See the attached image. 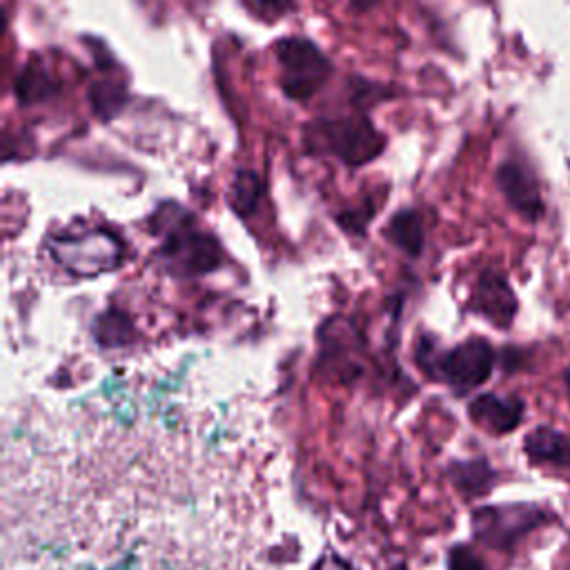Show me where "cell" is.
I'll list each match as a JSON object with an SVG mask.
<instances>
[{
    "mask_svg": "<svg viewBox=\"0 0 570 570\" xmlns=\"http://www.w3.org/2000/svg\"><path fill=\"white\" fill-rule=\"evenodd\" d=\"M305 147L314 154H330L350 167H361L383 154L385 136L365 114H345L309 122Z\"/></svg>",
    "mask_w": 570,
    "mask_h": 570,
    "instance_id": "cell-1",
    "label": "cell"
},
{
    "mask_svg": "<svg viewBox=\"0 0 570 570\" xmlns=\"http://www.w3.org/2000/svg\"><path fill=\"white\" fill-rule=\"evenodd\" d=\"M281 89L292 100H309L332 76V62L307 38L289 36L276 42Z\"/></svg>",
    "mask_w": 570,
    "mask_h": 570,
    "instance_id": "cell-2",
    "label": "cell"
},
{
    "mask_svg": "<svg viewBox=\"0 0 570 570\" xmlns=\"http://www.w3.org/2000/svg\"><path fill=\"white\" fill-rule=\"evenodd\" d=\"M53 252H56V258L65 263L69 269L80 274H94L116 263L120 254V245L116 243L114 236L105 232H91L82 238L58 240Z\"/></svg>",
    "mask_w": 570,
    "mask_h": 570,
    "instance_id": "cell-3",
    "label": "cell"
},
{
    "mask_svg": "<svg viewBox=\"0 0 570 570\" xmlns=\"http://www.w3.org/2000/svg\"><path fill=\"white\" fill-rule=\"evenodd\" d=\"M543 514L534 508L514 505V508H488L476 512V534L492 546H508L514 539L523 537L528 530H532Z\"/></svg>",
    "mask_w": 570,
    "mask_h": 570,
    "instance_id": "cell-4",
    "label": "cell"
},
{
    "mask_svg": "<svg viewBox=\"0 0 570 570\" xmlns=\"http://www.w3.org/2000/svg\"><path fill=\"white\" fill-rule=\"evenodd\" d=\"M492 361V347L481 338H472L445 356L443 372L454 387L468 390L483 383L490 376Z\"/></svg>",
    "mask_w": 570,
    "mask_h": 570,
    "instance_id": "cell-5",
    "label": "cell"
},
{
    "mask_svg": "<svg viewBox=\"0 0 570 570\" xmlns=\"http://www.w3.org/2000/svg\"><path fill=\"white\" fill-rule=\"evenodd\" d=\"M497 183L499 189L503 191V196L508 198V203L521 212L528 218H539L543 212V203L539 196V185L532 178V174L519 165V163H503L497 171Z\"/></svg>",
    "mask_w": 570,
    "mask_h": 570,
    "instance_id": "cell-6",
    "label": "cell"
},
{
    "mask_svg": "<svg viewBox=\"0 0 570 570\" xmlns=\"http://www.w3.org/2000/svg\"><path fill=\"white\" fill-rule=\"evenodd\" d=\"M165 254H169L174 261H178V265H183L191 272H205L216 265L218 245L214 238L198 234V232L183 229L178 225L171 229V234L167 238Z\"/></svg>",
    "mask_w": 570,
    "mask_h": 570,
    "instance_id": "cell-7",
    "label": "cell"
},
{
    "mask_svg": "<svg viewBox=\"0 0 570 570\" xmlns=\"http://www.w3.org/2000/svg\"><path fill=\"white\" fill-rule=\"evenodd\" d=\"M521 412H523V405L521 401L517 399H499L494 394H481L472 401L470 405V414L472 419L497 432V434H503V432H510L519 425L521 421Z\"/></svg>",
    "mask_w": 570,
    "mask_h": 570,
    "instance_id": "cell-8",
    "label": "cell"
},
{
    "mask_svg": "<svg viewBox=\"0 0 570 570\" xmlns=\"http://www.w3.org/2000/svg\"><path fill=\"white\" fill-rule=\"evenodd\" d=\"M476 305L497 325H508L517 312V298L505 278L499 274H485L481 278Z\"/></svg>",
    "mask_w": 570,
    "mask_h": 570,
    "instance_id": "cell-9",
    "label": "cell"
},
{
    "mask_svg": "<svg viewBox=\"0 0 570 570\" xmlns=\"http://www.w3.org/2000/svg\"><path fill=\"white\" fill-rule=\"evenodd\" d=\"M525 454L537 463L570 465V439L552 428H537L525 436Z\"/></svg>",
    "mask_w": 570,
    "mask_h": 570,
    "instance_id": "cell-10",
    "label": "cell"
},
{
    "mask_svg": "<svg viewBox=\"0 0 570 570\" xmlns=\"http://www.w3.org/2000/svg\"><path fill=\"white\" fill-rule=\"evenodd\" d=\"M56 78L38 60H31L16 78V98L20 100V105L42 102L56 94Z\"/></svg>",
    "mask_w": 570,
    "mask_h": 570,
    "instance_id": "cell-11",
    "label": "cell"
},
{
    "mask_svg": "<svg viewBox=\"0 0 570 570\" xmlns=\"http://www.w3.org/2000/svg\"><path fill=\"white\" fill-rule=\"evenodd\" d=\"M390 238L407 254H419L423 247V223L412 209L399 212L390 223Z\"/></svg>",
    "mask_w": 570,
    "mask_h": 570,
    "instance_id": "cell-12",
    "label": "cell"
},
{
    "mask_svg": "<svg viewBox=\"0 0 570 570\" xmlns=\"http://www.w3.org/2000/svg\"><path fill=\"white\" fill-rule=\"evenodd\" d=\"M258 198H261L258 176L249 169H238L236 176H234V183H232V196H229L232 207L240 216H247V214L254 212Z\"/></svg>",
    "mask_w": 570,
    "mask_h": 570,
    "instance_id": "cell-13",
    "label": "cell"
},
{
    "mask_svg": "<svg viewBox=\"0 0 570 570\" xmlns=\"http://www.w3.org/2000/svg\"><path fill=\"white\" fill-rule=\"evenodd\" d=\"M89 98H91V105H94V111L102 118V120H109L114 118L125 100H127V91L120 82H114V80H105V82H96L89 91Z\"/></svg>",
    "mask_w": 570,
    "mask_h": 570,
    "instance_id": "cell-14",
    "label": "cell"
},
{
    "mask_svg": "<svg viewBox=\"0 0 570 570\" xmlns=\"http://www.w3.org/2000/svg\"><path fill=\"white\" fill-rule=\"evenodd\" d=\"M350 96H352V102L361 109H370L372 105L385 100L392 96V91L387 87H381L376 82H367L363 78H356L352 80V89H350Z\"/></svg>",
    "mask_w": 570,
    "mask_h": 570,
    "instance_id": "cell-15",
    "label": "cell"
},
{
    "mask_svg": "<svg viewBox=\"0 0 570 570\" xmlns=\"http://www.w3.org/2000/svg\"><path fill=\"white\" fill-rule=\"evenodd\" d=\"M492 470H488L483 463H465L461 465V472L456 474V481L461 488L470 490V492H483V488L490 483V474Z\"/></svg>",
    "mask_w": 570,
    "mask_h": 570,
    "instance_id": "cell-16",
    "label": "cell"
},
{
    "mask_svg": "<svg viewBox=\"0 0 570 570\" xmlns=\"http://www.w3.org/2000/svg\"><path fill=\"white\" fill-rule=\"evenodd\" d=\"M450 570H483V568L468 548H456L450 554Z\"/></svg>",
    "mask_w": 570,
    "mask_h": 570,
    "instance_id": "cell-17",
    "label": "cell"
},
{
    "mask_svg": "<svg viewBox=\"0 0 570 570\" xmlns=\"http://www.w3.org/2000/svg\"><path fill=\"white\" fill-rule=\"evenodd\" d=\"M267 11H272V13H281V11H285L289 4H292V0H258Z\"/></svg>",
    "mask_w": 570,
    "mask_h": 570,
    "instance_id": "cell-18",
    "label": "cell"
},
{
    "mask_svg": "<svg viewBox=\"0 0 570 570\" xmlns=\"http://www.w3.org/2000/svg\"><path fill=\"white\" fill-rule=\"evenodd\" d=\"M352 2V7L356 9V11H367V9H372L374 4H379L381 0H350Z\"/></svg>",
    "mask_w": 570,
    "mask_h": 570,
    "instance_id": "cell-19",
    "label": "cell"
},
{
    "mask_svg": "<svg viewBox=\"0 0 570 570\" xmlns=\"http://www.w3.org/2000/svg\"><path fill=\"white\" fill-rule=\"evenodd\" d=\"M566 387H568V396H570V367L566 372Z\"/></svg>",
    "mask_w": 570,
    "mask_h": 570,
    "instance_id": "cell-20",
    "label": "cell"
}]
</instances>
